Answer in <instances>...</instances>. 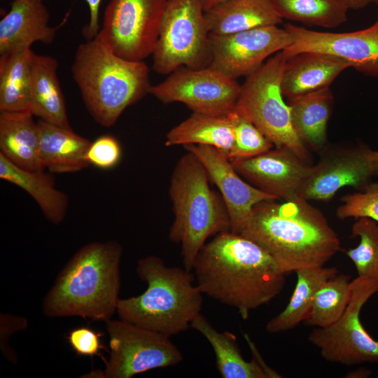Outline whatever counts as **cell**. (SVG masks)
I'll use <instances>...</instances> for the list:
<instances>
[{
  "instance_id": "31",
  "label": "cell",
  "mask_w": 378,
  "mask_h": 378,
  "mask_svg": "<svg viewBox=\"0 0 378 378\" xmlns=\"http://www.w3.org/2000/svg\"><path fill=\"white\" fill-rule=\"evenodd\" d=\"M350 276L336 274L316 292L310 313L304 321L308 326L324 328L335 323L344 314L351 298Z\"/></svg>"
},
{
  "instance_id": "25",
  "label": "cell",
  "mask_w": 378,
  "mask_h": 378,
  "mask_svg": "<svg viewBox=\"0 0 378 378\" xmlns=\"http://www.w3.org/2000/svg\"><path fill=\"white\" fill-rule=\"evenodd\" d=\"M0 178L27 192L52 223L57 225L64 219L69 205L68 197L55 188L52 177L43 171L33 172L20 168L0 153Z\"/></svg>"
},
{
  "instance_id": "29",
  "label": "cell",
  "mask_w": 378,
  "mask_h": 378,
  "mask_svg": "<svg viewBox=\"0 0 378 378\" xmlns=\"http://www.w3.org/2000/svg\"><path fill=\"white\" fill-rule=\"evenodd\" d=\"M31 48L0 55V111H29Z\"/></svg>"
},
{
  "instance_id": "4",
  "label": "cell",
  "mask_w": 378,
  "mask_h": 378,
  "mask_svg": "<svg viewBox=\"0 0 378 378\" xmlns=\"http://www.w3.org/2000/svg\"><path fill=\"white\" fill-rule=\"evenodd\" d=\"M71 69L87 110L106 127L149 93L151 86L144 61L120 57L98 35L78 46Z\"/></svg>"
},
{
  "instance_id": "13",
  "label": "cell",
  "mask_w": 378,
  "mask_h": 378,
  "mask_svg": "<svg viewBox=\"0 0 378 378\" xmlns=\"http://www.w3.org/2000/svg\"><path fill=\"white\" fill-rule=\"evenodd\" d=\"M211 68L237 79L247 76L270 55L292 43L290 34L277 25L257 27L227 35L209 34Z\"/></svg>"
},
{
  "instance_id": "26",
  "label": "cell",
  "mask_w": 378,
  "mask_h": 378,
  "mask_svg": "<svg viewBox=\"0 0 378 378\" xmlns=\"http://www.w3.org/2000/svg\"><path fill=\"white\" fill-rule=\"evenodd\" d=\"M293 130L306 146L316 150L326 140L327 123L333 96L330 88H323L288 101Z\"/></svg>"
},
{
  "instance_id": "10",
  "label": "cell",
  "mask_w": 378,
  "mask_h": 378,
  "mask_svg": "<svg viewBox=\"0 0 378 378\" xmlns=\"http://www.w3.org/2000/svg\"><path fill=\"white\" fill-rule=\"evenodd\" d=\"M110 356L104 378H130L148 370L176 365L183 360L179 349L160 332L119 319L106 321Z\"/></svg>"
},
{
  "instance_id": "6",
  "label": "cell",
  "mask_w": 378,
  "mask_h": 378,
  "mask_svg": "<svg viewBox=\"0 0 378 378\" xmlns=\"http://www.w3.org/2000/svg\"><path fill=\"white\" fill-rule=\"evenodd\" d=\"M209 181L201 161L188 151L177 161L171 176L169 192L174 219L169 238L181 245L183 266L188 271L211 236L230 231L225 204Z\"/></svg>"
},
{
  "instance_id": "24",
  "label": "cell",
  "mask_w": 378,
  "mask_h": 378,
  "mask_svg": "<svg viewBox=\"0 0 378 378\" xmlns=\"http://www.w3.org/2000/svg\"><path fill=\"white\" fill-rule=\"evenodd\" d=\"M40 155L44 168L52 173H74L90 166L85 160L91 144L71 128L59 127L39 120Z\"/></svg>"
},
{
  "instance_id": "37",
  "label": "cell",
  "mask_w": 378,
  "mask_h": 378,
  "mask_svg": "<svg viewBox=\"0 0 378 378\" xmlns=\"http://www.w3.org/2000/svg\"><path fill=\"white\" fill-rule=\"evenodd\" d=\"M27 327L26 318L9 314L0 315V346L4 357L10 363L15 364L18 356L14 350L8 344V338L15 332L23 330Z\"/></svg>"
},
{
  "instance_id": "38",
  "label": "cell",
  "mask_w": 378,
  "mask_h": 378,
  "mask_svg": "<svg viewBox=\"0 0 378 378\" xmlns=\"http://www.w3.org/2000/svg\"><path fill=\"white\" fill-rule=\"evenodd\" d=\"M90 10L89 22L83 29V36L87 40L94 38L99 33L100 28L99 24V8L102 0H85Z\"/></svg>"
},
{
  "instance_id": "11",
  "label": "cell",
  "mask_w": 378,
  "mask_h": 378,
  "mask_svg": "<svg viewBox=\"0 0 378 378\" xmlns=\"http://www.w3.org/2000/svg\"><path fill=\"white\" fill-rule=\"evenodd\" d=\"M167 0H111L98 36L120 57L144 61L152 55Z\"/></svg>"
},
{
  "instance_id": "17",
  "label": "cell",
  "mask_w": 378,
  "mask_h": 378,
  "mask_svg": "<svg viewBox=\"0 0 378 378\" xmlns=\"http://www.w3.org/2000/svg\"><path fill=\"white\" fill-rule=\"evenodd\" d=\"M372 176L362 147L333 150L312 166L300 197L307 201H328L344 186L363 190Z\"/></svg>"
},
{
  "instance_id": "35",
  "label": "cell",
  "mask_w": 378,
  "mask_h": 378,
  "mask_svg": "<svg viewBox=\"0 0 378 378\" xmlns=\"http://www.w3.org/2000/svg\"><path fill=\"white\" fill-rule=\"evenodd\" d=\"M121 157V148L118 141L110 135H104L92 142L85 155L90 164L103 169L115 167Z\"/></svg>"
},
{
  "instance_id": "7",
  "label": "cell",
  "mask_w": 378,
  "mask_h": 378,
  "mask_svg": "<svg viewBox=\"0 0 378 378\" xmlns=\"http://www.w3.org/2000/svg\"><path fill=\"white\" fill-rule=\"evenodd\" d=\"M287 57L282 51L246 76L234 109L251 121L275 146L286 147L307 162L309 153L295 134L281 80Z\"/></svg>"
},
{
  "instance_id": "22",
  "label": "cell",
  "mask_w": 378,
  "mask_h": 378,
  "mask_svg": "<svg viewBox=\"0 0 378 378\" xmlns=\"http://www.w3.org/2000/svg\"><path fill=\"white\" fill-rule=\"evenodd\" d=\"M209 34L227 35L278 25L282 18L271 0H225L204 11Z\"/></svg>"
},
{
  "instance_id": "8",
  "label": "cell",
  "mask_w": 378,
  "mask_h": 378,
  "mask_svg": "<svg viewBox=\"0 0 378 378\" xmlns=\"http://www.w3.org/2000/svg\"><path fill=\"white\" fill-rule=\"evenodd\" d=\"M152 55L153 71L164 75L181 66L210 65L209 32L202 0H167Z\"/></svg>"
},
{
  "instance_id": "9",
  "label": "cell",
  "mask_w": 378,
  "mask_h": 378,
  "mask_svg": "<svg viewBox=\"0 0 378 378\" xmlns=\"http://www.w3.org/2000/svg\"><path fill=\"white\" fill-rule=\"evenodd\" d=\"M351 286V298L342 316L329 326L314 328L308 340L327 361L346 366L378 364V340L367 332L360 318L362 307L378 293V281L358 276Z\"/></svg>"
},
{
  "instance_id": "34",
  "label": "cell",
  "mask_w": 378,
  "mask_h": 378,
  "mask_svg": "<svg viewBox=\"0 0 378 378\" xmlns=\"http://www.w3.org/2000/svg\"><path fill=\"white\" fill-rule=\"evenodd\" d=\"M336 210L340 220L368 218L378 223V183H369L362 191L346 194Z\"/></svg>"
},
{
  "instance_id": "21",
  "label": "cell",
  "mask_w": 378,
  "mask_h": 378,
  "mask_svg": "<svg viewBox=\"0 0 378 378\" xmlns=\"http://www.w3.org/2000/svg\"><path fill=\"white\" fill-rule=\"evenodd\" d=\"M58 62L49 55L34 52L29 85V111L40 120L71 128L57 71Z\"/></svg>"
},
{
  "instance_id": "16",
  "label": "cell",
  "mask_w": 378,
  "mask_h": 378,
  "mask_svg": "<svg viewBox=\"0 0 378 378\" xmlns=\"http://www.w3.org/2000/svg\"><path fill=\"white\" fill-rule=\"evenodd\" d=\"M230 161L248 183L285 201L300 197L312 168L286 147H276L254 157Z\"/></svg>"
},
{
  "instance_id": "15",
  "label": "cell",
  "mask_w": 378,
  "mask_h": 378,
  "mask_svg": "<svg viewBox=\"0 0 378 378\" xmlns=\"http://www.w3.org/2000/svg\"><path fill=\"white\" fill-rule=\"evenodd\" d=\"M183 147L201 161L210 181L218 188L228 212L232 232L241 233L255 204L265 200H277L245 181L227 156L218 148L195 144Z\"/></svg>"
},
{
  "instance_id": "32",
  "label": "cell",
  "mask_w": 378,
  "mask_h": 378,
  "mask_svg": "<svg viewBox=\"0 0 378 378\" xmlns=\"http://www.w3.org/2000/svg\"><path fill=\"white\" fill-rule=\"evenodd\" d=\"M351 237H358L360 242L346 254L358 276L378 281V223L368 218H358L352 225Z\"/></svg>"
},
{
  "instance_id": "3",
  "label": "cell",
  "mask_w": 378,
  "mask_h": 378,
  "mask_svg": "<svg viewBox=\"0 0 378 378\" xmlns=\"http://www.w3.org/2000/svg\"><path fill=\"white\" fill-rule=\"evenodd\" d=\"M121 245L116 241L83 246L69 259L42 302L50 318L79 316L106 321L117 310L121 286Z\"/></svg>"
},
{
  "instance_id": "20",
  "label": "cell",
  "mask_w": 378,
  "mask_h": 378,
  "mask_svg": "<svg viewBox=\"0 0 378 378\" xmlns=\"http://www.w3.org/2000/svg\"><path fill=\"white\" fill-rule=\"evenodd\" d=\"M349 64L335 55L307 51L287 57L281 92L288 101L328 88Z\"/></svg>"
},
{
  "instance_id": "19",
  "label": "cell",
  "mask_w": 378,
  "mask_h": 378,
  "mask_svg": "<svg viewBox=\"0 0 378 378\" xmlns=\"http://www.w3.org/2000/svg\"><path fill=\"white\" fill-rule=\"evenodd\" d=\"M191 328L200 332L211 344L216 356V368L223 378H279L280 374L263 360L247 335L244 337L253 354L246 361L237 345L236 337L229 332H220L200 313L191 323Z\"/></svg>"
},
{
  "instance_id": "14",
  "label": "cell",
  "mask_w": 378,
  "mask_h": 378,
  "mask_svg": "<svg viewBox=\"0 0 378 378\" xmlns=\"http://www.w3.org/2000/svg\"><path fill=\"white\" fill-rule=\"evenodd\" d=\"M284 28L292 38L291 45L282 50L286 57L307 51L331 54L378 78V17L371 26L350 32L316 31L290 23Z\"/></svg>"
},
{
  "instance_id": "12",
  "label": "cell",
  "mask_w": 378,
  "mask_h": 378,
  "mask_svg": "<svg viewBox=\"0 0 378 378\" xmlns=\"http://www.w3.org/2000/svg\"><path fill=\"white\" fill-rule=\"evenodd\" d=\"M240 90L237 79L209 66H181L151 85L149 94L164 104L181 102L192 112L227 115L234 109Z\"/></svg>"
},
{
  "instance_id": "40",
  "label": "cell",
  "mask_w": 378,
  "mask_h": 378,
  "mask_svg": "<svg viewBox=\"0 0 378 378\" xmlns=\"http://www.w3.org/2000/svg\"><path fill=\"white\" fill-rule=\"evenodd\" d=\"M348 9H360L370 4H378V0H340Z\"/></svg>"
},
{
  "instance_id": "1",
  "label": "cell",
  "mask_w": 378,
  "mask_h": 378,
  "mask_svg": "<svg viewBox=\"0 0 378 378\" xmlns=\"http://www.w3.org/2000/svg\"><path fill=\"white\" fill-rule=\"evenodd\" d=\"M192 270L203 295L234 307L244 320L252 310L276 297L286 282V274L267 251L231 231L206 243Z\"/></svg>"
},
{
  "instance_id": "41",
  "label": "cell",
  "mask_w": 378,
  "mask_h": 378,
  "mask_svg": "<svg viewBox=\"0 0 378 378\" xmlns=\"http://www.w3.org/2000/svg\"><path fill=\"white\" fill-rule=\"evenodd\" d=\"M225 0H202L204 11H206L214 6L224 1Z\"/></svg>"
},
{
  "instance_id": "27",
  "label": "cell",
  "mask_w": 378,
  "mask_h": 378,
  "mask_svg": "<svg viewBox=\"0 0 378 378\" xmlns=\"http://www.w3.org/2000/svg\"><path fill=\"white\" fill-rule=\"evenodd\" d=\"M234 142L231 120L227 115H212L197 112L171 129L166 135L165 145H207L223 151L226 155Z\"/></svg>"
},
{
  "instance_id": "2",
  "label": "cell",
  "mask_w": 378,
  "mask_h": 378,
  "mask_svg": "<svg viewBox=\"0 0 378 378\" xmlns=\"http://www.w3.org/2000/svg\"><path fill=\"white\" fill-rule=\"evenodd\" d=\"M241 234L267 251L284 274L324 266L341 249L324 215L300 197L258 203Z\"/></svg>"
},
{
  "instance_id": "28",
  "label": "cell",
  "mask_w": 378,
  "mask_h": 378,
  "mask_svg": "<svg viewBox=\"0 0 378 378\" xmlns=\"http://www.w3.org/2000/svg\"><path fill=\"white\" fill-rule=\"evenodd\" d=\"M297 283L285 309L266 325L269 333L286 332L304 321L310 313L314 296L321 286L337 274L335 267H304L295 271Z\"/></svg>"
},
{
  "instance_id": "39",
  "label": "cell",
  "mask_w": 378,
  "mask_h": 378,
  "mask_svg": "<svg viewBox=\"0 0 378 378\" xmlns=\"http://www.w3.org/2000/svg\"><path fill=\"white\" fill-rule=\"evenodd\" d=\"M364 157L372 176L378 174V150L362 146Z\"/></svg>"
},
{
  "instance_id": "18",
  "label": "cell",
  "mask_w": 378,
  "mask_h": 378,
  "mask_svg": "<svg viewBox=\"0 0 378 378\" xmlns=\"http://www.w3.org/2000/svg\"><path fill=\"white\" fill-rule=\"evenodd\" d=\"M44 0H13L0 20V55L31 48L35 42L52 43L57 28L49 25Z\"/></svg>"
},
{
  "instance_id": "23",
  "label": "cell",
  "mask_w": 378,
  "mask_h": 378,
  "mask_svg": "<svg viewBox=\"0 0 378 378\" xmlns=\"http://www.w3.org/2000/svg\"><path fill=\"white\" fill-rule=\"evenodd\" d=\"M33 116L30 111H0V153L20 168L43 171L38 127Z\"/></svg>"
},
{
  "instance_id": "33",
  "label": "cell",
  "mask_w": 378,
  "mask_h": 378,
  "mask_svg": "<svg viewBox=\"0 0 378 378\" xmlns=\"http://www.w3.org/2000/svg\"><path fill=\"white\" fill-rule=\"evenodd\" d=\"M229 116L234 132L233 145L227 155L230 160L254 157L272 148V142L246 117L235 109Z\"/></svg>"
},
{
  "instance_id": "30",
  "label": "cell",
  "mask_w": 378,
  "mask_h": 378,
  "mask_svg": "<svg viewBox=\"0 0 378 378\" xmlns=\"http://www.w3.org/2000/svg\"><path fill=\"white\" fill-rule=\"evenodd\" d=\"M279 16L307 24L335 28L347 20L340 0H271Z\"/></svg>"
},
{
  "instance_id": "5",
  "label": "cell",
  "mask_w": 378,
  "mask_h": 378,
  "mask_svg": "<svg viewBox=\"0 0 378 378\" xmlns=\"http://www.w3.org/2000/svg\"><path fill=\"white\" fill-rule=\"evenodd\" d=\"M136 272L147 288L138 296L119 299V318L169 337L190 328L203 302L193 273L167 266L153 255L140 258Z\"/></svg>"
},
{
  "instance_id": "36",
  "label": "cell",
  "mask_w": 378,
  "mask_h": 378,
  "mask_svg": "<svg viewBox=\"0 0 378 378\" xmlns=\"http://www.w3.org/2000/svg\"><path fill=\"white\" fill-rule=\"evenodd\" d=\"M102 334L88 327L75 328L69 332L68 342L75 352L80 356L98 355L103 349L100 337Z\"/></svg>"
}]
</instances>
